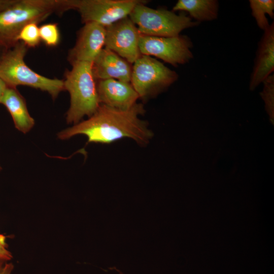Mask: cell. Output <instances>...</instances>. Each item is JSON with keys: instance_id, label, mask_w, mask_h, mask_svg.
I'll list each match as a JSON object with an SVG mask.
<instances>
[{"instance_id": "obj_1", "label": "cell", "mask_w": 274, "mask_h": 274, "mask_svg": "<svg viewBox=\"0 0 274 274\" xmlns=\"http://www.w3.org/2000/svg\"><path fill=\"white\" fill-rule=\"evenodd\" d=\"M145 113L144 105L136 103L131 108L121 110L100 104L88 119L59 132L61 140L78 134L87 138V142L110 144L123 138H130L138 145H147L153 136L148 123L140 116Z\"/></svg>"}, {"instance_id": "obj_2", "label": "cell", "mask_w": 274, "mask_h": 274, "mask_svg": "<svg viewBox=\"0 0 274 274\" xmlns=\"http://www.w3.org/2000/svg\"><path fill=\"white\" fill-rule=\"evenodd\" d=\"M71 9V0H16L0 12V45L6 49L11 48L27 24H38L53 13L61 14Z\"/></svg>"}, {"instance_id": "obj_3", "label": "cell", "mask_w": 274, "mask_h": 274, "mask_svg": "<svg viewBox=\"0 0 274 274\" xmlns=\"http://www.w3.org/2000/svg\"><path fill=\"white\" fill-rule=\"evenodd\" d=\"M91 62H79L72 65L65 74L64 90L70 95V106L66 113V121L74 125L85 116H92L100 105Z\"/></svg>"}, {"instance_id": "obj_4", "label": "cell", "mask_w": 274, "mask_h": 274, "mask_svg": "<svg viewBox=\"0 0 274 274\" xmlns=\"http://www.w3.org/2000/svg\"><path fill=\"white\" fill-rule=\"evenodd\" d=\"M27 50L28 47L20 41L5 49L0 58V78L8 87L27 86L47 92L55 99L64 91L63 80L48 78L31 70L24 61Z\"/></svg>"}, {"instance_id": "obj_5", "label": "cell", "mask_w": 274, "mask_h": 274, "mask_svg": "<svg viewBox=\"0 0 274 274\" xmlns=\"http://www.w3.org/2000/svg\"><path fill=\"white\" fill-rule=\"evenodd\" d=\"M147 1L136 5L129 15L143 35L172 37L180 35L184 29L197 26L199 23L185 12L179 14L164 9H155L145 5Z\"/></svg>"}, {"instance_id": "obj_6", "label": "cell", "mask_w": 274, "mask_h": 274, "mask_svg": "<svg viewBox=\"0 0 274 274\" xmlns=\"http://www.w3.org/2000/svg\"><path fill=\"white\" fill-rule=\"evenodd\" d=\"M174 71L152 56L142 55L132 64L130 83L143 101L166 90L178 79Z\"/></svg>"}, {"instance_id": "obj_7", "label": "cell", "mask_w": 274, "mask_h": 274, "mask_svg": "<svg viewBox=\"0 0 274 274\" xmlns=\"http://www.w3.org/2000/svg\"><path fill=\"white\" fill-rule=\"evenodd\" d=\"M193 43L186 35L159 37L141 34L139 49L141 54L154 56L174 66L189 62L193 58Z\"/></svg>"}, {"instance_id": "obj_8", "label": "cell", "mask_w": 274, "mask_h": 274, "mask_svg": "<svg viewBox=\"0 0 274 274\" xmlns=\"http://www.w3.org/2000/svg\"><path fill=\"white\" fill-rule=\"evenodd\" d=\"M142 0H72L73 9L79 12L84 23L94 22L107 27L129 16Z\"/></svg>"}, {"instance_id": "obj_9", "label": "cell", "mask_w": 274, "mask_h": 274, "mask_svg": "<svg viewBox=\"0 0 274 274\" xmlns=\"http://www.w3.org/2000/svg\"><path fill=\"white\" fill-rule=\"evenodd\" d=\"M140 36L137 26L128 16L106 27L105 47L133 64L141 55Z\"/></svg>"}, {"instance_id": "obj_10", "label": "cell", "mask_w": 274, "mask_h": 274, "mask_svg": "<svg viewBox=\"0 0 274 274\" xmlns=\"http://www.w3.org/2000/svg\"><path fill=\"white\" fill-rule=\"evenodd\" d=\"M106 28L94 22H87L80 30L67 60L72 65L79 62L92 63L105 45Z\"/></svg>"}, {"instance_id": "obj_11", "label": "cell", "mask_w": 274, "mask_h": 274, "mask_svg": "<svg viewBox=\"0 0 274 274\" xmlns=\"http://www.w3.org/2000/svg\"><path fill=\"white\" fill-rule=\"evenodd\" d=\"M100 104L121 110L131 108L139 96L130 83L115 79L96 80Z\"/></svg>"}, {"instance_id": "obj_12", "label": "cell", "mask_w": 274, "mask_h": 274, "mask_svg": "<svg viewBox=\"0 0 274 274\" xmlns=\"http://www.w3.org/2000/svg\"><path fill=\"white\" fill-rule=\"evenodd\" d=\"M132 64L105 47L94 60L92 71L96 80L115 79L130 83Z\"/></svg>"}, {"instance_id": "obj_13", "label": "cell", "mask_w": 274, "mask_h": 274, "mask_svg": "<svg viewBox=\"0 0 274 274\" xmlns=\"http://www.w3.org/2000/svg\"><path fill=\"white\" fill-rule=\"evenodd\" d=\"M274 71V23L264 30L258 44L250 76V88L253 90Z\"/></svg>"}, {"instance_id": "obj_14", "label": "cell", "mask_w": 274, "mask_h": 274, "mask_svg": "<svg viewBox=\"0 0 274 274\" xmlns=\"http://www.w3.org/2000/svg\"><path fill=\"white\" fill-rule=\"evenodd\" d=\"M1 104L9 112L17 130L26 133L34 126L35 120L29 113L24 98L16 88H7Z\"/></svg>"}, {"instance_id": "obj_15", "label": "cell", "mask_w": 274, "mask_h": 274, "mask_svg": "<svg viewBox=\"0 0 274 274\" xmlns=\"http://www.w3.org/2000/svg\"><path fill=\"white\" fill-rule=\"evenodd\" d=\"M172 11L187 12L197 22L212 21L217 18L219 2L217 0H179Z\"/></svg>"}, {"instance_id": "obj_16", "label": "cell", "mask_w": 274, "mask_h": 274, "mask_svg": "<svg viewBox=\"0 0 274 274\" xmlns=\"http://www.w3.org/2000/svg\"><path fill=\"white\" fill-rule=\"evenodd\" d=\"M249 4L252 16L259 28L264 31L270 25L266 14H268L271 19L274 18V1L250 0Z\"/></svg>"}, {"instance_id": "obj_17", "label": "cell", "mask_w": 274, "mask_h": 274, "mask_svg": "<svg viewBox=\"0 0 274 274\" xmlns=\"http://www.w3.org/2000/svg\"><path fill=\"white\" fill-rule=\"evenodd\" d=\"M38 23L32 22L26 25L20 31L17 41L23 43L28 48H35L41 42Z\"/></svg>"}, {"instance_id": "obj_18", "label": "cell", "mask_w": 274, "mask_h": 274, "mask_svg": "<svg viewBox=\"0 0 274 274\" xmlns=\"http://www.w3.org/2000/svg\"><path fill=\"white\" fill-rule=\"evenodd\" d=\"M41 40L46 46L55 47L58 45L60 40L59 30L57 24L47 23L39 27Z\"/></svg>"}, {"instance_id": "obj_19", "label": "cell", "mask_w": 274, "mask_h": 274, "mask_svg": "<svg viewBox=\"0 0 274 274\" xmlns=\"http://www.w3.org/2000/svg\"><path fill=\"white\" fill-rule=\"evenodd\" d=\"M8 261L0 259V274H11L14 266Z\"/></svg>"}, {"instance_id": "obj_20", "label": "cell", "mask_w": 274, "mask_h": 274, "mask_svg": "<svg viewBox=\"0 0 274 274\" xmlns=\"http://www.w3.org/2000/svg\"><path fill=\"white\" fill-rule=\"evenodd\" d=\"M12 258L11 252L7 249L4 242L0 241V259L9 261Z\"/></svg>"}, {"instance_id": "obj_21", "label": "cell", "mask_w": 274, "mask_h": 274, "mask_svg": "<svg viewBox=\"0 0 274 274\" xmlns=\"http://www.w3.org/2000/svg\"><path fill=\"white\" fill-rule=\"evenodd\" d=\"M16 1V0H0V12L12 6Z\"/></svg>"}, {"instance_id": "obj_22", "label": "cell", "mask_w": 274, "mask_h": 274, "mask_svg": "<svg viewBox=\"0 0 274 274\" xmlns=\"http://www.w3.org/2000/svg\"><path fill=\"white\" fill-rule=\"evenodd\" d=\"M8 88L5 82L0 78V104H1L4 96Z\"/></svg>"}, {"instance_id": "obj_23", "label": "cell", "mask_w": 274, "mask_h": 274, "mask_svg": "<svg viewBox=\"0 0 274 274\" xmlns=\"http://www.w3.org/2000/svg\"><path fill=\"white\" fill-rule=\"evenodd\" d=\"M6 49H5L3 47H2L1 45H0V58L4 52V51Z\"/></svg>"}, {"instance_id": "obj_24", "label": "cell", "mask_w": 274, "mask_h": 274, "mask_svg": "<svg viewBox=\"0 0 274 274\" xmlns=\"http://www.w3.org/2000/svg\"><path fill=\"white\" fill-rule=\"evenodd\" d=\"M1 169H2V167H1V165H0V170H1Z\"/></svg>"}]
</instances>
